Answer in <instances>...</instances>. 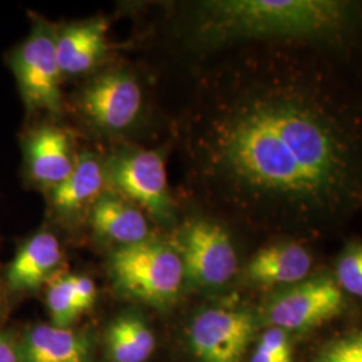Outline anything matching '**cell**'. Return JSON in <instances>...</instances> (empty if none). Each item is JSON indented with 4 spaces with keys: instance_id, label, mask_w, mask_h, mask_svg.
<instances>
[{
    "instance_id": "1",
    "label": "cell",
    "mask_w": 362,
    "mask_h": 362,
    "mask_svg": "<svg viewBox=\"0 0 362 362\" xmlns=\"http://www.w3.org/2000/svg\"><path fill=\"white\" fill-rule=\"evenodd\" d=\"M303 43H272L227 79L197 141L236 211L311 230L362 211V103Z\"/></svg>"
},
{
    "instance_id": "2",
    "label": "cell",
    "mask_w": 362,
    "mask_h": 362,
    "mask_svg": "<svg viewBox=\"0 0 362 362\" xmlns=\"http://www.w3.org/2000/svg\"><path fill=\"white\" fill-rule=\"evenodd\" d=\"M362 27V4L348 0H221L200 6L194 31L209 46L236 40L344 47Z\"/></svg>"
},
{
    "instance_id": "3",
    "label": "cell",
    "mask_w": 362,
    "mask_h": 362,
    "mask_svg": "<svg viewBox=\"0 0 362 362\" xmlns=\"http://www.w3.org/2000/svg\"><path fill=\"white\" fill-rule=\"evenodd\" d=\"M116 285L127 294L155 306L173 302L184 282V269L175 247L144 240L119 247L110 257Z\"/></svg>"
},
{
    "instance_id": "4",
    "label": "cell",
    "mask_w": 362,
    "mask_h": 362,
    "mask_svg": "<svg viewBox=\"0 0 362 362\" xmlns=\"http://www.w3.org/2000/svg\"><path fill=\"white\" fill-rule=\"evenodd\" d=\"M345 293L334 276H308L278 288L263 308V322L286 333H308L332 321L345 308Z\"/></svg>"
},
{
    "instance_id": "5",
    "label": "cell",
    "mask_w": 362,
    "mask_h": 362,
    "mask_svg": "<svg viewBox=\"0 0 362 362\" xmlns=\"http://www.w3.org/2000/svg\"><path fill=\"white\" fill-rule=\"evenodd\" d=\"M184 281L197 287H220L238 272V255L227 231L215 221L196 219L181 228L177 246Z\"/></svg>"
},
{
    "instance_id": "6",
    "label": "cell",
    "mask_w": 362,
    "mask_h": 362,
    "mask_svg": "<svg viewBox=\"0 0 362 362\" xmlns=\"http://www.w3.org/2000/svg\"><path fill=\"white\" fill-rule=\"evenodd\" d=\"M55 42L57 35L52 28L37 23L10 59L22 98L30 110H47L52 115L61 112L62 73Z\"/></svg>"
},
{
    "instance_id": "7",
    "label": "cell",
    "mask_w": 362,
    "mask_h": 362,
    "mask_svg": "<svg viewBox=\"0 0 362 362\" xmlns=\"http://www.w3.org/2000/svg\"><path fill=\"white\" fill-rule=\"evenodd\" d=\"M258 327L246 309L202 311L189 329V345L200 362H242Z\"/></svg>"
},
{
    "instance_id": "8",
    "label": "cell",
    "mask_w": 362,
    "mask_h": 362,
    "mask_svg": "<svg viewBox=\"0 0 362 362\" xmlns=\"http://www.w3.org/2000/svg\"><path fill=\"white\" fill-rule=\"evenodd\" d=\"M106 175L121 194L145 208L155 219H172L167 170L157 152L128 151L115 156L107 164Z\"/></svg>"
},
{
    "instance_id": "9",
    "label": "cell",
    "mask_w": 362,
    "mask_h": 362,
    "mask_svg": "<svg viewBox=\"0 0 362 362\" xmlns=\"http://www.w3.org/2000/svg\"><path fill=\"white\" fill-rule=\"evenodd\" d=\"M143 104L141 89L127 73H109L94 79L81 95L79 106L94 125L109 132L130 127Z\"/></svg>"
},
{
    "instance_id": "10",
    "label": "cell",
    "mask_w": 362,
    "mask_h": 362,
    "mask_svg": "<svg viewBox=\"0 0 362 362\" xmlns=\"http://www.w3.org/2000/svg\"><path fill=\"white\" fill-rule=\"evenodd\" d=\"M311 266L313 259L305 247L285 240L260 248L248 262L246 275L254 285L282 288L306 279Z\"/></svg>"
},
{
    "instance_id": "11",
    "label": "cell",
    "mask_w": 362,
    "mask_h": 362,
    "mask_svg": "<svg viewBox=\"0 0 362 362\" xmlns=\"http://www.w3.org/2000/svg\"><path fill=\"white\" fill-rule=\"evenodd\" d=\"M25 156L28 176L52 188L65 181L76 165L67 136L52 127L39 128L27 137Z\"/></svg>"
},
{
    "instance_id": "12",
    "label": "cell",
    "mask_w": 362,
    "mask_h": 362,
    "mask_svg": "<svg viewBox=\"0 0 362 362\" xmlns=\"http://www.w3.org/2000/svg\"><path fill=\"white\" fill-rule=\"evenodd\" d=\"M62 251L50 233H35L16 251L8 269L7 282L13 291L38 288L59 266Z\"/></svg>"
},
{
    "instance_id": "13",
    "label": "cell",
    "mask_w": 362,
    "mask_h": 362,
    "mask_svg": "<svg viewBox=\"0 0 362 362\" xmlns=\"http://www.w3.org/2000/svg\"><path fill=\"white\" fill-rule=\"evenodd\" d=\"M91 226L98 236L121 247L148 240L149 226L143 212L118 194H101L93 206Z\"/></svg>"
},
{
    "instance_id": "14",
    "label": "cell",
    "mask_w": 362,
    "mask_h": 362,
    "mask_svg": "<svg viewBox=\"0 0 362 362\" xmlns=\"http://www.w3.org/2000/svg\"><path fill=\"white\" fill-rule=\"evenodd\" d=\"M105 21H93L65 28L57 35V57L62 74L76 76L90 70L103 58L106 45Z\"/></svg>"
},
{
    "instance_id": "15",
    "label": "cell",
    "mask_w": 362,
    "mask_h": 362,
    "mask_svg": "<svg viewBox=\"0 0 362 362\" xmlns=\"http://www.w3.org/2000/svg\"><path fill=\"white\" fill-rule=\"evenodd\" d=\"M23 362H90L88 339L70 329L37 325L21 346Z\"/></svg>"
},
{
    "instance_id": "16",
    "label": "cell",
    "mask_w": 362,
    "mask_h": 362,
    "mask_svg": "<svg viewBox=\"0 0 362 362\" xmlns=\"http://www.w3.org/2000/svg\"><path fill=\"white\" fill-rule=\"evenodd\" d=\"M105 172L93 155L82 156L65 181L52 189V204L64 216H74L97 202L104 187Z\"/></svg>"
},
{
    "instance_id": "17",
    "label": "cell",
    "mask_w": 362,
    "mask_h": 362,
    "mask_svg": "<svg viewBox=\"0 0 362 362\" xmlns=\"http://www.w3.org/2000/svg\"><path fill=\"white\" fill-rule=\"evenodd\" d=\"M106 350L112 362H145L155 350V336L136 315H122L107 327Z\"/></svg>"
},
{
    "instance_id": "18",
    "label": "cell",
    "mask_w": 362,
    "mask_h": 362,
    "mask_svg": "<svg viewBox=\"0 0 362 362\" xmlns=\"http://www.w3.org/2000/svg\"><path fill=\"white\" fill-rule=\"evenodd\" d=\"M47 305L52 326L67 329L77 318V303L73 291V275L54 279L47 291Z\"/></svg>"
},
{
    "instance_id": "19",
    "label": "cell",
    "mask_w": 362,
    "mask_h": 362,
    "mask_svg": "<svg viewBox=\"0 0 362 362\" xmlns=\"http://www.w3.org/2000/svg\"><path fill=\"white\" fill-rule=\"evenodd\" d=\"M334 279L345 294L362 298V243H350L337 260Z\"/></svg>"
},
{
    "instance_id": "20",
    "label": "cell",
    "mask_w": 362,
    "mask_h": 362,
    "mask_svg": "<svg viewBox=\"0 0 362 362\" xmlns=\"http://www.w3.org/2000/svg\"><path fill=\"white\" fill-rule=\"evenodd\" d=\"M250 362H293L290 334L276 327H267L259 338Z\"/></svg>"
},
{
    "instance_id": "21",
    "label": "cell",
    "mask_w": 362,
    "mask_h": 362,
    "mask_svg": "<svg viewBox=\"0 0 362 362\" xmlns=\"http://www.w3.org/2000/svg\"><path fill=\"white\" fill-rule=\"evenodd\" d=\"M314 362H362V332L350 333L332 341Z\"/></svg>"
},
{
    "instance_id": "22",
    "label": "cell",
    "mask_w": 362,
    "mask_h": 362,
    "mask_svg": "<svg viewBox=\"0 0 362 362\" xmlns=\"http://www.w3.org/2000/svg\"><path fill=\"white\" fill-rule=\"evenodd\" d=\"M73 291H74V299H76L79 313L90 309L97 297L94 282L88 276L73 275Z\"/></svg>"
},
{
    "instance_id": "23",
    "label": "cell",
    "mask_w": 362,
    "mask_h": 362,
    "mask_svg": "<svg viewBox=\"0 0 362 362\" xmlns=\"http://www.w3.org/2000/svg\"><path fill=\"white\" fill-rule=\"evenodd\" d=\"M0 362H22L21 351L11 338L4 334H0Z\"/></svg>"
}]
</instances>
